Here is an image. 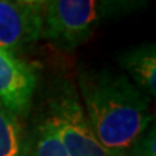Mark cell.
Segmentation results:
<instances>
[{
	"instance_id": "obj_3",
	"label": "cell",
	"mask_w": 156,
	"mask_h": 156,
	"mask_svg": "<svg viewBox=\"0 0 156 156\" xmlns=\"http://www.w3.org/2000/svg\"><path fill=\"white\" fill-rule=\"evenodd\" d=\"M43 11L42 35L66 51L89 41L99 22L95 0H48Z\"/></svg>"
},
{
	"instance_id": "obj_9",
	"label": "cell",
	"mask_w": 156,
	"mask_h": 156,
	"mask_svg": "<svg viewBox=\"0 0 156 156\" xmlns=\"http://www.w3.org/2000/svg\"><path fill=\"white\" fill-rule=\"evenodd\" d=\"M99 20L121 17L143 7L148 0H95Z\"/></svg>"
},
{
	"instance_id": "obj_11",
	"label": "cell",
	"mask_w": 156,
	"mask_h": 156,
	"mask_svg": "<svg viewBox=\"0 0 156 156\" xmlns=\"http://www.w3.org/2000/svg\"><path fill=\"white\" fill-rule=\"evenodd\" d=\"M16 2L21 3V4H23V5H26V7H30V8L35 9V11L42 13L48 0H16Z\"/></svg>"
},
{
	"instance_id": "obj_5",
	"label": "cell",
	"mask_w": 156,
	"mask_h": 156,
	"mask_svg": "<svg viewBox=\"0 0 156 156\" xmlns=\"http://www.w3.org/2000/svg\"><path fill=\"white\" fill-rule=\"evenodd\" d=\"M42 13L16 0H0V48L16 55L42 37Z\"/></svg>"
},
{
	"instance_id": "obj_4",
	"label": "cell",
	"mask_w": 156,
	"mask_h": 156,
	"mask_svg": "<svg viewBox=\"0 0 156 156\" xmlns=\"http://www.w3.org/2000/svg\"><path fill=\"white\" fill-rule=\"evenodd\" d=\"M37 83L35 68L0 48V103L18 119L26 117L30 112Z\"/></svg>"
},
{
	"instance_id": "obj_6",
	"label": "cell",
	"mask_w": 156,
	"mask_h": 156,
	"mask_svg": "<svg viewBox=\"0 0 156 156\" xmlns=\"http://www.w3.org/2000/svg\"><path fill=\"white\" fill-rule=\"evenodd\" d=\"M120 66L130 76L135 86L148 96L156 95V47L144 43L121 52L117 57Z\"/></svg>"
},
{
	"instance_id": "obj_8",
	"label": "cell",
	"mask_w": 156,
	"mask_h": 156,
	"mask_svg": "<svg viewBox=\"0 0 156 156\" xmlns=\"http://www.w3.org/2000/svg\"><path fill=\"white\" fill-rule=\"evenodd\" d=\"M22 140L20 119L0 103V156H18Z\"/></svg>"
},
{
	"instance_id": "obj_1",
	"label": "cell",
	"mask_w": 156,
	"mask_h": 156,
	"mask_svg": "<svg viewBox=\"0 0 156 156\" xmlns=\"http://www.w3.org/2000/svg\"><path fill=\"white\" fill-rule=\"evenodd\" d=\"M78 87L96 139L111 156H125L154 119L150 96L128 76L109 69H81Z\"/></svg>"
},
{
	"instance_id": "obj_7",
	"label": "cell",
	"mask_w": 156,
	"mask_h": 156,
	"mask_svg": "<svg viewBox=\"0 0 156 156\" xmlns=\"http://www.w3.org/2000/svg\"><path fill=\"white\" fill-rule=\"evenodd\" d=\"M18 156H69L58 136L43 117L27 136H23Z\"/></svg>"
},
{
	"instance_id": "obj_10",
	"label": "cell",
	"mask_w": 156,
	"mask_h": 156,
	"mask_svg": "<svg viewBox=\"0 0 156 156\" xmlns=\"http://www.w3.org/2000/svg\"><path fill=\"white\" fill-rule=\"evenodd\" d=\"M125 156H156V133L155 125L148 126L129 148Z\"/></svg>"
},
{
	"instance_id": "obj_2",
	"label": "cell",
	"mask_w": 156,
	"mask_h": 156,
	"mask_svg": "<svg viewBox=\"0 0 156 156\" xmlns=\"http://www.w3.org/2000/svg\"><path fill=\"white\" fill-rule=\"evenodd\" d=\"M44 119L69 156H111L96 139L78 91L69 80H57L51 86Z\"/></svg>"
}]
</instances>
